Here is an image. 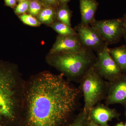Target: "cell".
Listing matches in <instances>:
<instances>
[{
    "instance_id": "5b68a950",
    "label": "cell",
    "mask_w": 126,
    "mask_h": 126,
    "mask_svg": "<svg viewBox=\"0 0 126 126\" xmlns=\"http://www.w3.org/2000/svg\"><path fill=\"white\" fill-rule=\"evenodd\" d=\"M90 25L98 32L108 45L119 42L125 33L122 18L101 20H96Z\"/></svg>"
},
{
    "instance_id": "8992f818",
    "label": "cell",
    "mask_w": 126,
    "mask_h": 126,
    "mask_svg": "<svg viewBox=\"0 0 126 126\" xmlns=\"http://www.w3.org/2000/svg\"><path fill=\"white\" fill-rule=\"evenodd\" d=\"M97 54L94 65L103 78L111 81L121 75L123 73L109 53L107 45Z\"/></svg>"
},
{
    "instance_id": "603a6c76",
    "label": "cell",
    "mask_w": 126,
    "mask_h": 126,
    "mask_svg": "<svg viewBox=\"0 0 126 126\" xmlns=\"http://www.w3.org/2000/svg\"><path fill=\"white\" fill-rule=\"evenodd\" d=\"M123 25L125 32H126V13L124 15V16L122 18Z\"/></svg>"
},
{
    "instance_id": "ba28073f",
    "label": "cell",
    "mask_w": 126,
    "mask_h": 126,
    "mask_svg": "<svg viewBox=\"0 0 126 126\" xmlns=\"http://www.w3.org/2000/svg\"><path fill=\"white\" fill-rule=\"evenodd\" d=\"M106 103L109 105L115 104L126 105V73L108 83Z\"/></svg>"
},
{
    "instance_id": "d4e9b609",
    "label": "cell",
    "mask_w": 126,
    "mask_h": 126,
    "mask_svg": "<svg viewBox=\"0 0 126 126\" xmlns=\"http://www.w3.org/2000/svg\"><path fill=\"white\" fill-rule=\"evenodd\" d=\"M116 126H125L123 124V123H121L118 124Z\"/></svg>"
},
{
    "instance_id": "e0dca14e",
    "label": "cell",
    "mask_w": 126,
    "mask_h": 126,
    "mask_svg": "<svg viewBox=\"0 0 126 126\" xmlns=\"http://www.w3.org/2000/svg\"><path fill=\"white\" fill-rule=\"evenodd\" d=\"M21 21L25 24L32 27H39L41 24L37 18L29 14H25L18 16Z\"/></svg>"
},
{
    "instance_id": "83f0119b",
    "label": "cell",
    "mask_w": 126,
    "mask_h": 126,
    "mask_svg": "<svg viewBox=\"0 0 126 126\" xmlns=\"http://www.w3.org/2000/svg\"><path fill=\"white\" fill-rule=\"evenodd\" d=\"M125 126H126V124H125Z\"/></svg>"
},
{
    "instance_id": "ac0fdd59",
    "label": "cell",
    "mask_w": 126,
    "mask_h": 126,
    "mask_svg": "<svg viewBox=\"0 0 126 126\" xmlns=\"http://www.w3.org/2000/svg\"><path fill=\"white\" fill-rule=\"evenodd\" d=\"M89 113L83 110L69 126H86Z\"/></svg>"
},
{
    "instance_id": "8fae6325",
    "label": "cell",
    "mask_w": 126,
    "mask_h": 126,
    "mask_svg": "<svg viewBox=\"0 0 126 126\" xmlns=\"http://www.w3.org/2000/svg\"><path fill=\"white\" fill-rule=\"evenodd\" d=\"M79 8L81 15L80 24L90 25L96 20L95 14L98 6L96 0H79Z\"/></svg>"
},
{
    "instance_id": "7402d4cb",
    "label": "cell",
    "mask_w": 126,
    "mask_h": 126,
    "mask_svg": "<svg viewBox=\"0 0 126 126\" xmlns=\"http://www.w3.org/2000/svg\"><path fill=\"white\" fill-rule=\"evenodd\" d=\"M71 0H57L59 6L61 5L67 4L68 2Z\"/></svg>"
},
{
    "instance_id": "7c38bea8",
    "label": "cell",
    "mask_w": 126,
    "mask_h": 126,
    "mask_svg": "<svg viewBox=\"0 0 126 126\" xmlns=\"http://www.w3.org/2000/svg\"><path fill=\"white\" fill-rule=\"evenodd\" d=\"M108 50L122 73H126V45L112 48H108Z\"/></svg>"
},
{
    "instance_id": "52a82bcc",
    "label": "cell",
    "mask_w": 126,
    "mask_h": 126,
    "mask_svg": "<svg viewBox=\"0 0 126 126\" xmlns=\"http://www.w3.org/2000/svg\"><path fill=\"white\" fill-rule=\"evenodd\" d=\"M74 30L84 48L98 52L102 50L107 44L98 32L90 25L83 26L79 24Z\"/></svg>"
},
{
    "instance_id": "5bb4252c",
    "label": "cell",
    "mask_w": 126,
    "mask_h": 126,
    "mask_svg": "<svg viewBox=\"0 0 126 126\" xmlns=\"http://www.w3.org/2000/svg\"><path fill=\"white\" fill-rule=\"evenodd\" d=\"M72 12L68 4L59 6L56 9V20L71 27Z\"/></svg>"
},
{
    "instance_id": "277c9868",
    "label": "cell",
    "mask_w": 126,
    "mask_h": 126,
    "mask_svg": "<svg viewBox=\"0 0 126 126\" xmlns=\"http://www.w3.org/2000/svg\"><path fill=\"white\" fill-rule=\"evenodd\" d=\"M108 83L94 65L86 72L81 79V84L84 98V111L89 113L92 109L106 97Z\"/></svg>"
},
{
    "instance_id": "f1b7e54d",
    "label": "cell",
    "mask_w": 126,
    "mask_h": 126,
    "mask_svg": "<svg viewBox=\"0 0 126 126\" xmlns=\"http://www.w3.org/2000/svg\"></svg>"
},
{
    "instance_id": "9a60e30c",
    "label": "cell",
    "mask_w": 126,
    "mask_h": 126,
    "mask_svg": "<svg viewBox=\"0 0 126 126\" xmlns=\"http://www.w3.org/2000/svg\"><path fill=\"white\" fill-rule=\"evenodd\" d=\"M54 30L60 35H69L78 34L77 32L72 27L62 22L56 20L50 26Z\"/></svg>"
},
{
    "instance_id": "44dd1931",
    "label": "cell",
    "mask_w": 126,
    "mask_h": 126,
    "mask_svg": "<svg viewBox=\"0 0 126 126\" xmlns=\"http://www.w3.org/2000/svg\"><path fill=\"white\" fill-rule=\"evenodd\" d=\"M4 1L6 6L12 9H15L17 5V0H4Z\"/></svg>"
},
{
    "instance_id": "d6986e66",
    "label": "cell",
    "mask_w": 126,
    "mask_h": 126,
    "mask_svg": "<svg viewBox=\"0 0 126 126\" xmlns=\"http://www.w3.org/2000/svg\"><path fill=\"white\" fill-rule=\"evenodd\" d=\"M30 5V0L19 2L14 9L15 14L18 16L27 14Z\"/></svg>"
},
{
    "instance_id": "4fadbf2b",
    "label": "cell",
    "mask_w": 126,
    "mask_h": 126,
    "mask_svg": "<svg viewBox=\"0 0 126 126\" xmlns=\"http://www.w3.org/2000/svg\"><path fill=\"white\" fill-rule=\"evenodd\" d=\"M56 9L50 6H45L36 17L41 24L50 26L56 19Z\"/></svg>"
},
{
    "instance_id": "9c48e42d",
    "label": "cell",
    "mask_w": 126,
    "mask_h": 126,
    "mask_svg": "<svg viewBox=\"0 0 126 126\" xmlns=\"http://www.w3.org/2000/svg\"><path fill=\"white\" fill-rule=\"evenodd\" d=\"M84 48L82 46L78 35H58L49 54L76 53Z\"/></svg>"
},
{
    "instance_id": "2e32d148",
    "label": "cell",
    "mask_w": 126,
    "mask_h": 126,
    "mask_svg": "<svg viewBox=\"0 0 126 126\" xmlns=\"http://www.w3.org/2000/svg\"><path fill=\"white\" fill-rule=\"evenodd\" d=\"M45 6L38 0H30V5L28 10V14L34 17H37Z\"/></svg>"
},
{
    "instance_id": "30bf717a",
    "label": "cell",
    "mask_w": 126,
    "mask_h": 126,
    "mask_svg": "<svg viewBox=\"0 0 126 126\" xmlns=\"http://www.w3.org/2000/svg\"><path fill=\"white\" fill-rule=\"evenodd\" d=\"M118 113L115 109L103 104H97L92 109L89 114L92 121L101 126L107 125L108 122L118 117Z\"/></svg>"
},
{
    "instance_id": "6da1fadb",
    "label": "cell",
    "mask_w": 126,
    "mask_h": 126,
    "mask_svg": "<svg viewBox=\"0 0 126 126\" xmlns=\"http://www.w3.org/2000/svg\"><path fill=\"white\" fill-rule=\"evenodd\" d=\"M63 76L46 72L32 80L26 97L24 126H63L67 122L79 92Z\"/></svg>"
},
{
    "instance_id": "cb8c5ba5",
    "label": "cell",
    "mask_w": 126,
    "mask_h": 126,
    "mask_svg": "<svg viewBox=\"0 0 126 126\" xmlns=\"http://www.w3.org/2000/svg\"><path fill=\"white\" fill-rule=\"evenodd\" d=\"M88 126H109L108 125H106L105 126H101V125H98V124H96L92 120H90V122L88 123Z\"/></svg>"
},
{
    "instance_id": "484cf974",
    "label": "cell",
    "mask_w": 126,
    "mask_h": 126,
    "mask_svg": "<svg viewBox=\"0 0 126 126\" xmlns=\"http://www.w3.org/2000/svg\"><path fill=\"white\" fill-rule=\"evenodd\" d=\"M124 39H125V41H126V32H125L123 36Z\"/></svg>"
},
{
    "instance_id": "7a4b0ae2",
    "label": "cell",
    "mask_w": 126,
    "mask_h": 126,
    "mask_svg": "<svg viewBox=\"0 0 126 126\" xmlns=\"http://www.w3.org/2000/svg\"><path fill=\"white\" fill-rule=\"evenodd\" d=\"M17 67L0 60V126H14L19 119L20 90Z\"/></svg>"
},
{
    "instance_id": "ffe728a7",
    "label": "cell",
    "mask_w": 126,
    "mask_h": 126,
    "mask_svg": "<svg viewBox=\"0 0 126 126\" xmlns=\"http://www.w3.org/2000/svg\"><path fill=\"white\" fill-rule=\"evenodd\" d=\"M45 6H50L57 8L59 5L57 0H38Z\"/></svg>"
},
{
    "instance_id": "4316f807",
    "label": "cell",
    "mask_w": 126,
    "mask_h": 126,
    "mask_svg": "<svg viewBox=\"0 0 126 126\" xmlns=\"http://www.w3.org/2000/svg\"><path fill=\"white\" fill-rule=\"evenodd\" d=\"M27 0H17V1L18 2H20L21 1H24Z\"/></svg>"
},
{
    "instance_id": "3957f363",
    "label": "cell",
    "mask_w": 126,
    "mask_h": 126,
    "mask_svg": "<svg viewBox=\"0 0 126 126\" xmlns=\"http://www.w3.org/2000/svg\"><path fill=\"white\" fill-rule=\"evenodd\" d=\"M96 56L93 51L85 49L76 53L49 54L47 61L63 75L73 79H81L94 64Z\"/></svg>"
}]
</instances>
